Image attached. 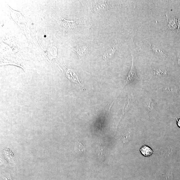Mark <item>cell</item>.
<instances>
[{
  "mask_svg": "<svg viewBox=\"0 0 180 180\" xmlns=\"http://www.w3.org/2000/svg\"><path fill=\"white\" fill-rule=\"evenodd\" d=\"M132 57V65L130 71L128 73L127 77H126V80L124 83L123 88L126 85L130 84V83H136L138 82L140 80L138 76H137L136 70L134 67L133 57L131 53Z\"/></svg>",
  "mask_w": 180,
  "mask_h": 180,
  "instance_id": "6da1fadb",
  "label": "cell"
},
{
  "mask_svg": "<svg viewBox=\"0 0 180 180\" xmlns=\"http://www.w3.org/2000/svg\"><path fill=\"white\" fill-rule=\"evenodd\" d=\"M89 45L87 43L82 42L74 46L73 50L79 57H81L89 53Z\"/></svg>",
  "mask_w": 180,
  "mask_h": 180,
  "instance_id": "7a4b0ae2",
  "label": "cell"
},
{
  "mask_svg": "<svg viewBox=\"0 0 180 180\" xmlns=\"http://www.w3.org/2000/svg\"><path fill=\"white\" fill-rule=\"evenodd\" d=\"M61 22L63 27L66 31L76 28L80 27V25L79 21L77 20L69 21L62 18L61 20Z\"/></svg>",
  "mask_w": 180,
  "mask_h": 180,
  "instance_id": "3957f363",
  "label": "cell"
},
{
  "mask_svg": "<svg viewBox=\"0 0 180 180\" xmlns=\"http://www.w3.org/2000/svg\"><path fill=\"white\" fill-rule=\"evenodd\" d=\"M119 44H114L111 45L104 52L103 57L104 60H107L112 57L119 50Z\"/></svg>",
  "mask_w": 180,
  "mask_h": 180,
  "instance_id": "277c9868",
  "label": "cell"
},
{
  "mask_svg": "<svg viewBox=\"0 0 180 180\" xmlns=\"http://www.w3.org/2000/svg\"><path fill=\"white\" fill-rule=\"evenodd\" d=\"M140 151L142 155L145 157H149L153 155V151L148 146L143 145L140 149Z\"/></svg>",
  "mask_w": 180,
  "mask_h": 180,
  "instance_id": "5b68a950",
  "label": "cell"
},
{
  "mask_svg": "<svg viewBox=\"0 0 180 180\" xmlns=\"http://www.w3.org/2000/svg\"><path fill=\"white\" fill-rule=\"evenodd\" d=\"M150 48L155 52L156 55L159 56L162 59H165L167 57V54L166 52H164L160 49L157 48L156 46L152 44L150 45Z\"/></svg>",
  "mask_w": 180,
  "mask_h": 180,
  "instance_id": "8992f818",
  "label": "cell"
},
{
  "mask_svg": "<svg viewBox=\"0 0 180 180\" xmlns=\"http://www.w3.org/2000/svg\"><path fill=\"white\" fill-rule=\"evenodd\" d=\"M148 103V107L149 109H152V108H153V106H151V105L153 104V102H149Z\"/></svg>",
  "mask_w": 180,
  "mask_h": 180,
  "instance_id": "52a82bcc",
  "label": "cell"
},
{
  "mask_svg": "<svg viewBox=\"0 0 180 180\" xmlns=\"http://www.w3.org/2000/svg\"><path fill=\"white\" fill-rule=\"evenodd\" d=\"M176 120L177 125L180 128V119H176Z\"/></svg>",
  "mask_w": 180,
  "mask_h": 180,
  "instance_id": "ba28073f",
  "label": "cell"
},
{
  "mask_svg": "<svg viewBox=\"0 0 180 180\" xmlns=\"http://www.w3.org/2000/svg\"><path fill=\"white\" fill-rule=\"evenodd\" d=\"M178 64L180 65V52H179L178 55Z\"/></svg>",
  "mask_w": 180,
  "mask_h": 180,
  "instance_id": "9c48e42d",
  "label": "cell"
},
{
  "mask_svg": "<svg viewBox=\"0 0 180 180\" xmlns=\"http://www.w3.org/2000/svg\"><path fill=\"white\" fill-rule=\"evenodd\" d=\"M5 179L6 180H12L9 177H4Z\"/></svg>",
  "mask_w": 180,
  "mask_h": 180,
  "instance_id": "30bf717a",
  "label": "cell"
}]
</instances>
